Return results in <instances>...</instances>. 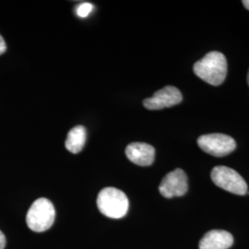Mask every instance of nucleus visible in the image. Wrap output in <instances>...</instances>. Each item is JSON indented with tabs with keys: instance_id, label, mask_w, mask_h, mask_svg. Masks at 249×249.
Wrapping results in <instances>:
<instances>
[{
	"instance_id": "4468645a",
	"label": "nucleus",
	"mask_w": 249,
	"mask_h": 249,
	"mask_svg": "<svg viewBox=\"0 0 249 249\" xmlns=\"http://www.w3.org/2000/svg\"><path fill=\"white\" fill-rule=\"evenodd\" d=\"M242 3L244 5V7L249 10V0H244V1H242Z\"/></svg>"
},
{
	"instance_id": "1a4fd4ad",
	"label": "nucleus",
	"mask_w": 249,
	"mask_h": 249,
	"mask_svg": "<svg viewBox=\"0 0 249 249\" xmlns=\"http://www.w3.org/2000/svg\"><path fill=\"white\" fill-rule=\"evenodd\" d=\"M233 244V237L229 231L212 230L199 241V249H228Z\"/></svg>"
},
{
	"instance_id": "2eb2a0df",
	"label": "nucleus",
	"mask_w": 249,
	"mask_h": 249,
	"mask_svg": "<svg viewBox=\"0 0 249 249\" xmlns=\"http://www.w3.org/2000/svg\"><path fill=\"white\" fill-rule=\"evenodd\" d=\"M248 83H249V73H248Z\"/></svg>"
},
{
	"instance_id": "9b49d317",
	"label": "nucleus",
	"mask_w": 249,
	"mask_h": 249,
	"mask_svg": "<svg viewBox=\"0 0 249 249\" xmlns=\"http://www.w3.org/2000/svg\"><path fill=\"white\" fill-rule=\"evenodd\" d=\"M92 9H93L92 4L88 3V2H84L77 7L76 13L80 18H86L89 16V14L92 11Z\"/></svg>"
},
{
	"instance_id": "ddd939ff",
	"label": "nucleus",
	"mask_w": 249,
	"mask_h": 249,
	"mask_svg": "<svg viewBox=\"0 0 249 249\" xmlns=\"http://www.w3.org/2000/svg\"><path fill=\"white\" fill-rule=\"evenodd\" d=\"M6 247V236L3 231H0V249H4Z\"/></svg>"
},
{
	"instance_id": "39448f33",
	"label": "nucleus",
	"mask_w": 249,
	"mask_h": 249,
	"mask_svg": "<svg viewBox=\"0 0 249 249\" xmlns=\"http://www.w3.org/2000/svg\"><path fill=\"white\" fill-rule=\"evenodd\" d=\"M197 145L208 154L223 157L235 150L236 142L228 135L221 133L202 135L197 139Z\"/></svg>"
},
{
	"instance_id": "9d476101",
	"label": "nucleus",
	"mask_w": 249,
	"mask_h": 249,
	"mask_svg": "<svg viewBox=\"0 0 249 249\" xmlns=\"http://www.w3.org/2000/svg\"><path fill=\"white\" fill-rule=\"evenodd\" d=\"M87 132L83 125H77L71 128L67 136L65 146L72 153H79L84 148L86 143Z\"/></svg>"
},
{
	"instance_id": "7ed1b4c3",
	"label": "nucleus",
	"mask_w": 249,
	"mask_h": 249,
	"mask_svg": "<svg viewBox=\"0 0 249 249\" xmlns=\"http://www.w3.org/2000/svg\"><path fill=\"white\" fill-rule=\"evenodd\" d=\"M55 218L53 205L49 199L41 197L36 199L28 211L26 223L32 231L42 232L53 225Z\"/></svg>"
},
{
	"instance_id": "423d86ee",
	"label": "nucleus",
	"mask_w": 249,
	"mask_h": 249,
	"mask_svg": "<svg viewBox=\"0 0 249 249\" xmlns=\"http://www.w3.org/2000/svg\"><path fill=\"white\" fill-rule=\"evenodd\" d=\"M188 190L187 174L182 169L168 173L160 182L159 191L166 198L184 196Z\"/></svg>"
},
{
	"instance_id": "0eeeda50",
	"label": "nucleus",
	"mask_w": 249,
	"mask_h": 249,
	"mask_svg": "<svg viewBox=\"0 0 249 249\" xmlns=\"http://www.w3.org/2000/svg\"><path fill=\"white\" fill-rule=\"evenodd\" d=\"M183 100L181 91L174 86H166L157 90L152 97L145 99L143 106L149 110H160L174 107L180 104Z\"/></svg>"
},
{
	"instance_id": "f257e3e1",
	"label": "nucleus",
	"mask_w": 249,
	"mask_h": 249,
	"mask_svg": "<svg viewBox=\"0 0 249 249\" xmlns=\"http://www.w3.org/2000/svg\"><path fill=\"white\" fill-rule=\"evenodd\" d=\"M194 72L205 82L218 86L223 83L227 75V60L224 54L218 51L207 53L194 65Z\"/></svg>"
},
{
	"instance_id": "6e6552de",
	"label": "nucleus",
	"mask_w": 249,
	"mask_h": 249,
	"mask_svg": "<svg viewBox=\"0 0 249 249\" xmlns=\"http://www.w3.org/2000/svg\"><path fill=\"white\" fill-rule=\"evenodd\" d=\"M127 159L140 166H150L155 158V149L148 143L133 142L125 148Z\"/></svg>"
},
{
	"instance_id": "f8f14e48",
	"label": "nucleus",
	"mask_w": 249,
	"mask_h": 249,
	"mask_svg": "<svg viewBox=\"0 0 249 249\" xmlns=\"http://www.w3.org/2000/svg\"><path fill=\"white\" fill-rule=\"evenodd\" d=\"M7 50V45H6V42L4 40V38L2 36H0V55L2 53H5Z\"/></svg>"
},
{
	"instance_id": "f03ea898",
	"label": "nucleus",
	"mask_w": 249,
	"mask_h": 249,
	"mask_svg": "<svg viewBox=\"0 0 249 249\" xmlns=\"http://www.w3.org/2000/svg\"><path fill=\"white\" fill-rule=\"evenodd\" d=\"M97 206L102 214L112 219H120L128 211L129 201L126 195L116 187H106L100 191Z\"/></svg>"
},
{
	"instance_id": "20e7f679",
	"label": "nucleus",
	"mask_w": 249,
	"mask_h": 249,
	"mask_svg": "<svg viewBox=\"0 0 249 249\" xmlns=\"http://www.w3.org/2000/svg\"><path fill=\"white\" fill-rule=\"evenodd\" d=\"M211 178L217 187L231 192L232 194L244 196L248 193V185L240 175L227 166H215Z\"/></svg>"
}]
</instances>
